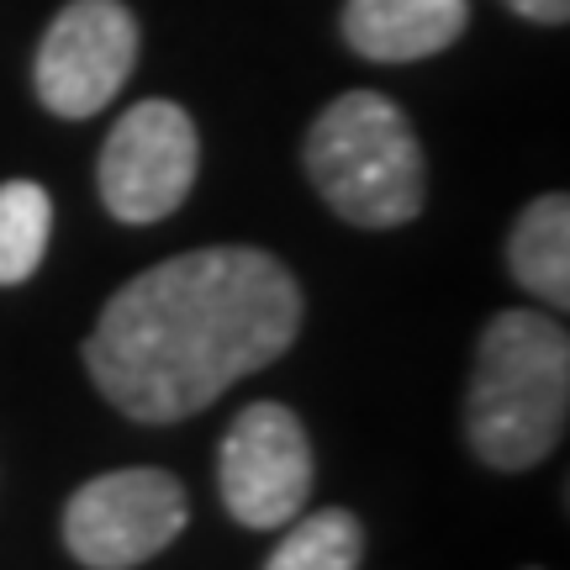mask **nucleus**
I'll list each match as a JSON object with an SVG mask.
<instances>
[{"label":"nucleus","mask_w":570,"mask_h":570,"mask_svg":"<svg viewBox=\"0 0 570 570\" xmlns=\"http://www.w3.org/2000/svg\"><path fill=\"white\" fill-rule=\"evenodd\" d=\"M138 63V21L122 0H69L38 42V101L85 122L117 101Z\"/></svg>","instance_id":"nucleus-7"},{"label":"nucleus","mask_w":570,"mask_h":570,"mask_svg":"<svg viewBox=\"0 0 570 570\" xmlns=\"http://www.w3.org/2000/svg\"><path fill=\"white\" fill-rule=\"evenodd\" d=\"M508 269L529 296L550 306H570V202L560 190L529 202L523 217L512 223Z\"/></svg>","instance_id":"nucleus-9"},{"label":"nucleus","mask_w":570,"mask_h":570,"mask_svg":"<svg viewBox=\"0 0 570 570\" xmlns=\"http://www.w3.org/2000/svg\"><path fill=\"white\" fill-rule=\"evenodd\" d=\"M360 560H365V523L348 508H323L291 518L265 570H360Z\"/></svg>","instance_id":"nucleus-10"},{"label":"nucleus","mask_w":570,"mask_h":570,"mask_svg":"<svg viewBox=\"0 0 570 570\" xmlns=\"http://www.w3.org/2000/svg\"><path fill=\"white\" fill-rule=\"evenodd\" d=\"M217 491L233 523L285 529L312 497V444L296 412L281 402H254L233 417L217 454Z\"/></svg>","instance_id":"nucleus-6"},{"label":"nucleus","mask_w":570,"mask_h":570,"mask_svg":"<svg viewBox=\"0 0 570 570\" xmlns=\"http://www.w3.org/2000/svg\"><path fill=\"white\" fill-rule=\"evenodd\" d=\"M470 27V0H348L344 42L370 63H417Z\"/></svg>","instance_id":"nucleus-8"},{"label":"nucleus","mask_w":570,"mask_h":570,"mask_svg":"<svg viewBox=\"0 0 570 570\" xmlns=\"http://www.w3.org/2000/svg\"><path fill=\"white\" fill-rule=\"evenodd\" d=\"M190 502L169 470L132 465L85 481L63 508V544L85 570H132L185 533Z\"/></svg>","instance_id":"nucleus-4"},{"label":"nucleus","mask_w":570,"mask_h":570,"mask_svg":"<svg viewBox=\"0 0 570 570\" xmlns=\"http://www.w3.org/2000/svg\"><path fill=\"white\" fill-rule=\"evenodd\" d=\"M306 180L344 223L402 227L423 212L428 164L407 111L381 90H348L306 132Z\"/></svg>","instance_id":"nucleus-3"},{"label":"nucleus","mask_w":570,"mask_h":570,"mask_svg":"<svg viewBox=\"0 0 570 570\" xmlns=\"http://www.w3.org/2000/svg\"><path fill=\"white\" fill-rule=\"evenodd\" d=\"M302 333V285L265 248H190L106 302L85 370L132 423H180Z\"/></svg>","instance_id":"nucleus-1"},{"label":"nucleus","mask_w":570,"mask_h":570,"mask_svg":"<svg viewBox=\"0 0 570 570\" xmlns=\"http://www.w3.org/2000/svg\"><path fill=\"white\" fill-rule=\"evenodd\" d=\"M570 417V338L544 312H497L475 344L465 391V439L491 470L550 460Z\"/></svg>","instance_id":"nucleus-2"},{"label":"nucleus","mask_w":570,"mask_h":570,"mask_svg":"<svg viewBox=\"0 0 570 570\" xmlns=\"http://www.w3.org/2000/svg\"><path fill=\"white\" fill-rule=\"evenodd\" d=\"M202 138L175 101H138L101 148V202L117 223H164L196 185Z\"/></svg>","instance_id":"nucleus-5"},{"label":"nucleus","mask_w":570,"mask_h":570,"mask_svg":"<svg viewBox=\"0 0 570 570\" xmlns=\"http://www.w3.org/2000/svg\"><path fill=\"white\" fill-rule=\"evenodd\" d=\"M518 17L529 21H544V27H566L570 21V0H508Z\"/></svg>","instance_id":"nucleus-12"},{"label":"nucleus","mask_w":570,"mask_h":570,"mask_svg":"<svg viewBox=\"0 0 570 570\" xmlns=\"http://www.w3.org/2000/svg\"><path fill=\"white\" fill-rule=\"evenodd\" d=\"M48 233H53V202L38 180L0 185V285H21L38 275Z\"/></svg>","instance_id":"nucleus-11"}]
</instances>
